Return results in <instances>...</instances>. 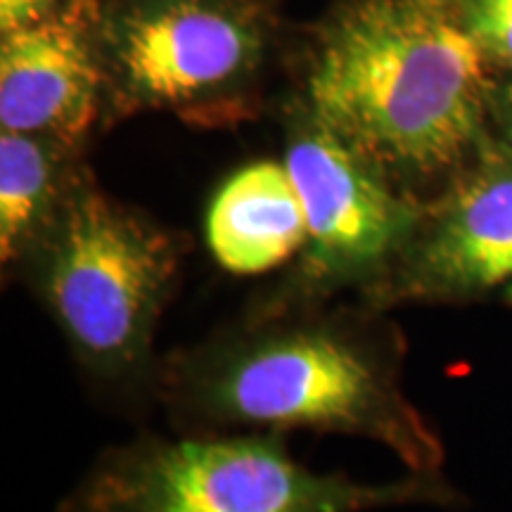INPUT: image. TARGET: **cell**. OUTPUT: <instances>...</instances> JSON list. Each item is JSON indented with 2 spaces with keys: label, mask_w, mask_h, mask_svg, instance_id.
<instances>
[{
  "label": "cell",
  "mask_w": 512,
  "mask_h": 512,
  "mask_svg": "<svg viewBox=\"0 0 512 512\" xmlns=\"http://www.w3.org/2000/svg\"><path fill=\"white\" fill-rule=\"evenodd\" d=\"M100 69L67 12L3 34L0 128L74 145L98 117Z\"/></svg>",
  "instance_id": "cell-8"
},
{
  "label": "cell",
  "mask_w": 512,
  "mask_h": 512,
  "mask_svg": "<svg viewBox=\"0 0 512 512\" xmlns=\"http://www.w3.org/2000/svg\"><path fill=\"white\" fill-rule=\"evenodd\" d=\"M444 498L425 477L320 475L268 437L147 439L107 453L62 512H368Z\"/></svg>",
  "instance_id": "cell-3"
},
{
  "label": "cell",
  "mask_w": 512,
  "mask_h": 512,
  "mask_svg": "<svg viewBox=\"0 0 512 512\" xmlns=\"http://www.w3.org/2000/svg\"><path fill=\"white\" fill-rule=\"evenodd\" d=\"M62 143L34 133L0 131V259L29 261L53 226L67 190Z\"/></svg>",
  "instance_id": "cell-10"
},
{
  "label": "cell",
  "mask_w": 512,
  "mask_h": 512,
  "mask_svg": "<svg viewBox=\"0 0 512 512\" xmlns=\"http://www.w3.org/2000/svg\"><path fill=\"white\" fill-rule=\"evenodd\" d=\"M460 19L489 60L512 67V0H460Z\"/></svg>",
  "instance_id": "cell-11"
},
{
  "label": "cell",
  "mask_w": 512,
  "mask_h": 512,
  "mask_svg": "<svg viewBox=\"0 0 512 512\" xmlns=\"http://www.w3.org/2000/svg\"><path fill=\"white\" fill-rule=\"evenodd\" d=\"M29 264L38 294L88 368L121 377L143 366L178 266V249L162 230L79 185Z\"/></svg>",
  "instance_id": "cell-4"
},
{
  "label": "cell",
  "mask_w": 512,
  "mask_h": 512,
  "mask_svg": "<svg viewBox=\"0 0 512 512\" xmlns=\"http://www.w3.org/2000/svg\"><path fill=\"white\" fill-rule=\"evenodd\" d=\"M207 245L230 273L285 264L309 238L304 204L285 162H256L221 185L207 211Z\"/></svg>",
  "instance_id": "cell-9"
},
{
  "label": "cell",
  "mask_w": 512,
  "mask_h": 512,
  "mask_svg": "<svg viewBox=\"0 0 512 512\" xmlns=\"http://www.w3.org/2000/svg\"><path fill=\"white\" fill-rule=\"evenodd\" d=\"M370 290L384 304L512 290V155L465 178Z\"/></svg>",
  "instance_id": "cell-7"
},
{
  "label": "cell",
  "mask_w": 512,
  "mask_h": 512,
  "mask_svg": "<svg viewBox=\"0 0 512 512\" xmlns=\"http://www.w3.org/2000/svg\"><path fill=\"white\" fill-rule=\"evenodd\" d=\"M169 384L178 406L216 425L356 434L415 472L439 463L392 358L347 320H287L223 337L178 361Z\"/></svg>",
  "instance_id": "cell-2"
},
{
  "label": "cell",
  "mask_w": 512,
  "mask_h": 512,
  "mask_svg": "<svg viewBox=\"0 0 512 512\" xmlns=\"http://www.w3.org/2000/svg\"><path fill=\"white\" fill-rule=\"evenodd\" d=\"M114 64L140 105H185L242 79L259 53L245 12L223 0H147L114 27Z\"/></svg>",
  "instance_id": "cell-6"
},
{
  "label": "cell",
  "mask_w": 512,
  "mask_h": 512,
  "mask_svg": "<svg viewBox=\"0 0 512 512\" xmlns=\"http://www.w3.org/2000/svg\"><path fill=\"white\" fill-rule=\"evenodd\" d=\"M64 0H0V29L8 31L29 27L43 19L60 15Z\"/></svg>",
  "instance_id": "cell-12"
},
{
  "label": "cell",
  "mask_w": 512,
  "mask_h": 512,
  "mask_svg": "<svg viewBox=\"0 0 512 512\" xmlns=\"http://www.w3.org/2000/svg\"><path fill=\"white\" fill-rule=\"evenodd\" d=\"M498 114H501L505 143H508V150L512 155V86H508L498 95Z\"/></svg>",
  "instance_id": "cell-13"
},
{
  "label": "cell",
  "mask_w": 512,
  "mask_h": 512,
  "mask_svg": "<svg viewBox=\"0 0 512 512\" xmlns=\"http://www.w3.org/2000/svg\"><path fill=\"white\" fill-rule=\"evenodd\" d=\"M484 62L439 0H358L313 64L311 117L384 171L434 174L482 131Z\"/></svg>",
  "instance_id": "cell-1"
},
{
  "label": "cell",
  "mask_w": 512,
  "mask_h": 512,
  "mask_svg": "<svg viewBox=\"0 0 512 512\" xmlns=\"http://www.w3.org/2000/svg\"><path fill=\"white\" fill-rule=\"evenodd\" d=\"M285 166L309 223L294 287L309 297L370 290L418 233V209L396 195L387 171L313 117L292 136Z\"/></svg>",
  "instance_id": "cell-5"
}]
</instances>
